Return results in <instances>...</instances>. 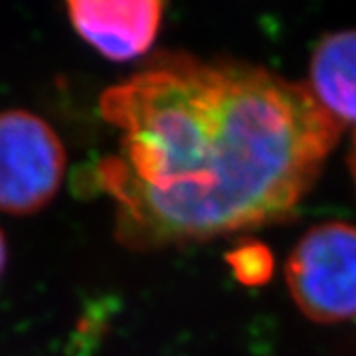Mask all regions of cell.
<instances>
[{
    "label": "cell",
    "instance_id": "6da1fadb",
    "mask_svg": "<svg viewBox=\"0 0 356 356\" xmlns=\"http://www.w3.org/2000/svg\"><path fill=\"white\" fill-rule=\"evenodd\" d=\"M119 151L95 168L133 250L200 242L287 218L343 127L305 83L264 67L161 56L102 95Z\"/></svg>",
    "mask_w": 356,
    "mask_h": 356
},
{
    "label": "cell",
    "instance_id": "7a4b0ae2",
    "mask_svg": "<svg viewBox=\"0 0 356 356\" xmlns=\"http://www.w3.org/2000/svg\"><path fill=\"white\" fill-rule=\"evenodd\" d=\"M295 305L317 323L356 318V226L327 222L311 228L287 259Z\"/></svg>",
    "mask_w": 356,
    "mask_h": 356
},
{
    "label": "cell",
    "instance_id": "3957f363",
    "mask_svg": "<svg viewBox=\"0 0 356 356\" xmlns=\"http://www.w3.org/2000/svg\"><path fill=\"white\" fill-rule=\"evenodd\" d=\"M65 151L42 117L10 109L0 113V212L32 214L58 194Z\"/></svg>",
    "mask_w": 356,
    "mask_h": 356
},
{
    "label": "cell",
    "instance_id": "277c9868",
    "mask_svg": "<svg viewBox=\"0 0 356 356\" xmlns=\"http://www.w3.org/2000/svg\"><path fill=\"white\" fill-rule=\"evenodd\" d=\"M165 4L159 0H74L67 14L76 32L111 62H131L154 44Z\"/></svg>",
    "mask_w": 356,
    "mask_h": 356
},
{
    "label": "cell",
    "instance_id": "5b68a950",
    "mask_svg": "<svg viewBox=\"0 0 356 356\" xmlns=\"http://www.w3.org/2000/svg\"><path fill=\"white\" fill-rule=\"evenodd\" d=\"M305 86L341 127L356 129V30L334 32L318 42Z\"/></svg>",
    "mask_w": 356,
    "mask_h": 356
},
{
    "label": "cell",
    "instance_id": "8992f818",
    "mask_svg": "<svg viewBox=\"0 0 356 356\" xmlns=\"http://www.w3.org/2000/svg\"><path fill=\"white\" fill-rule=\"evenodd\" d=\"M234 273L243 283H264L271 275V255L264 245L248 243L229 255Z\"/></svg>",
    "mask_w": 356,
    "mask_h": 356
},
{
    "label": "cell",
    "instance_id": "52a82bcc",
    "mask_svg": "<svg viewBox=\"0 0 356 356\" xmlns=\"http://www.w3.org/2000/svg\"><path fill=\"white\" fill-rule=\"evenodd\" d=\"M6 267V242H4V236L0 232V275Z\"/></svg>",
    "mask_w": 356,
    "mask_h": 356
},
{
    "label": "cell",
    "instance_id": "ba28073f",
    "mask_svg": "<svg viewBox=\"0 0 356 356\" xmlns=\"http://www.w3.org/2000/svg\"><path fill=\"white\" fill-rule=\"evenodd\" d=\"M350 170H353V178L356 184V129H355V139H353V149H350Z\"/></svg>",
    "mask_w": 356,
    "mask_h": 356
}]
</instances>
